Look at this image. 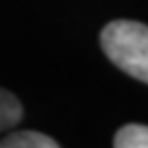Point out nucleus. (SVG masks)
<instances>
[{
	"label": "nucleus",
	"instance_id": "obj_1",
	"mask_svg": "<svg viewBox=\"0 0 148 148\" xmlns=\"http://www.w3.org/2000/svg\"><path fill=\"white\" fill-rule=\"evenodd\" d=\"M100 46L113 65L148 85V26L133 20H113L100 33Z\"/></svg>",
	"mask_w": 148,
	"mask_h": 148
},
{
	"label": "nucleus",
	"instance_id": "obj_2",
	"mask_svg": "<svg viewBox=\"0 0 148 148\" xmlns=\"http://www.w3.org/2000/svg\"><path fill=\"white\" fill-rule=\"evenodd\" d=\"M57 139L37 131H18L0 139V148H57Z\"/></svg>",
	"mask_w": 148,
	"mask_h": 148
},
{
	"label": "nucleus",
	"instance_id": "obj_3",
	"mask_svg": "<svg viewBox=\"0 0 148 148\" xmlns=\"http://www.w3.org/2000/svg\"><path fill=\"white\" fill-rule=\"evenodd\" d=\"M116 148H148V126L146 124H126L113 137Z\"/></svg>",
	"mask_w": 148,
	"mask_h": 148
},
{
	"label": "nucleus",
	"instance_id": "obj_4",
	"mask_svg": "<svg viewBox=\"0 0 148 148\" xmlns=\"http://www.w3.org/2000/svg\"><path fill=\"white\" fill-rule=\"evenodd\" d=\"M22 120V105L11 92L0 87V131H7Z\"/></svg>",
	"mask_w": 148,
	"mask_h": 148
}]
</instances>
